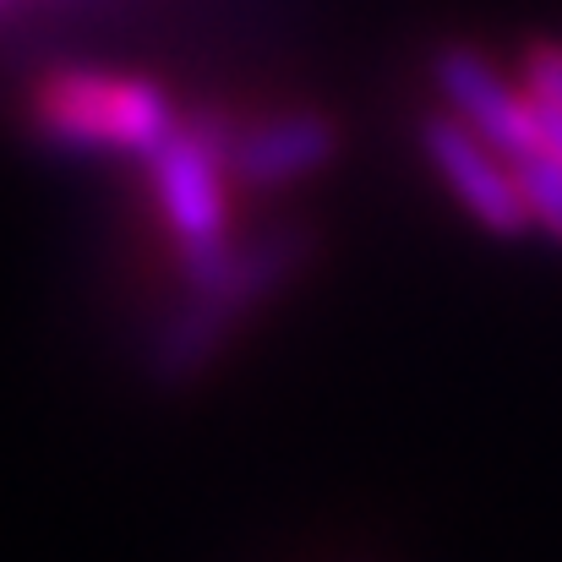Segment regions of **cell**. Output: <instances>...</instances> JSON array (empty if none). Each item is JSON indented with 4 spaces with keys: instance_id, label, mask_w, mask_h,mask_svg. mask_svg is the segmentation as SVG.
Instances as JSON below:
<instances>
[{
    "instance_id": "52a82bcc",
    "label": "cell",
    "mask_w": 562,
    "mask_h": 562,
    "mask_svg": "<svg viewBox=\"0 0 562 562\" xmlns=\"http://www.w3.org/2000/svg\"><path fill=\"white\" fill-rule=\"evenodd\" d=\"M514 170H519V187H525L536 229H547L552 240H562V154L547 143V148L514 159Z\"/></svg>"
},
{
    "instance_id": "8992f818",
    "label": "cell",
    "mask_w": 562,
    "mask_h": 562,
    "mask_svg": "<svg viewBox=\"0 0 562 562\" xmlns=\"http://www.w3.org/2000/svg\"><path fill=\"white\" fill-rule=\"evenodd\" d=\"M339 159V126L323 110H279L229 143V176L246 187H290Z\"/></svg>"
},
{
    "instance_id": "ba28073f",
    "label": "cell",
    "mask_w": 562,
    "mask_h": 562,
    "mask_svg": "<svg viewBox=\"0 0 562 562\" xmlns=\"http://www.w3.org/2000/svg\"><path fill=\"white\" fill-rule=\"evenodd\" d=\"M525 93H530L541 110L562 115V44H536V49L525 55Z\"/></svg>"
},
{
    "instance_id": "6da1fadb",
    "label": "cell",
    "mask_w": 562,
    "mask_h": 562,
    "mask_svg": "<svg viewBox=\"0 0 562 562\" xmlns=\"http://www.w3.org/2000/svg\"><path fill=\"white\" fill-rule=\"evenodd\" d=\"M301 262H306V235H268V240H251V246H229L207 268L187 273V284H191L187 306L148 345L154 376L170 382V387L202 376L224 356L235 323L251 306H262L273 295V284L284 273H295Z\"/></svg>"
},
{
    "instance_id": "7a4b0ae2",
    "label": "cell",
    "mask_w": 562,
    "mask_h": 562,
    "mask_svg": "<svg viewBox=\"0 0 562 562\" xmlns=\"http://www.w3.org/2000/svg\"><path fill=\"white\" fill-rule=\"evenodd\" d=\"M27 110H33V132L55 148L132 154V159H154L181 121L159 82L126 71H88V66L44 77Z\"/></svg>"
},
{
    "instance_id": "277c9868",
    "label": "cell",
    "mask_w": 562,
    "mask_h": 562,
    "mask_svg": "<svg viewBox=\"0 0 562 562\" xmlns=\"http://www.w3.org/2000/svg\"><path fill=\"white\" fill-rule=\"evenodd\" d=\"M420 154L437 170V181L453 191V202L497 240H519L536 229L530 202L519 187V170L508 154H497L486 137H475L453 115H426L420 121Z\"/></svg>"
},
{
    "instance_id": "3957f363",
    "label": "cell",
    "mask_w": 562,
    "mask_h": 562,
    "mask_svg": "<svg viewBox=\"0 0 562 562\" xmlns=\"http://www.w3.org/2000/svg\"><path fill=\"white\" fill-rule=\"evenodd\" d=\"M229 143H235V132L218 110H191L176 121L165 148L148 159L159 213H165V224L181 246L187 273L207 268L213 257H224L235 246L229 240V202H224Z\"/></svg>"
},
{
    "instance_id": "5b68a950",
    "label": "cell",
    "mask_w": 562,
    "mask_h": 562,
    "mask_svg": "<svg viewBox=\"0 0 562 562\" xmlns=\"http://www.w3.org/2000/svg\"><path fill=\"white\" fill-rule=\"evenodd\" d=\"M437 88H442V104L453 121H464L475 137H486L497 154L508 159H525L536 148H547V115L541 104L514 88L486 55H475L470 44H448L431 66Z\"/></svg>"
},
{
    "instance_id": "9c48e42d",
    "label": "cell",
    "mask_w": 562,
    "mask_h": 562,
    "mask_svg": "<svg viewBox=\"0 0 562 562\" xmlns=\"http://www.w3.org/2000/svg\"><path fill=\"white\" fill-rule=\"evenodd\" d=\"M541 115H547V143L562 154V115H552V110H541Z\"/></svg>"
}]
</instances>
